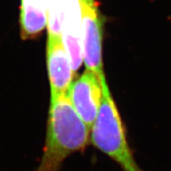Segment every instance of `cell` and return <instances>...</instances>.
I'll return each instance as SVG.
<instances>
[{
  "label": "cell",
  "mask_w": 171,
  "mask_h": 171,
  "mask_svg": "<svg viewBox=\"0 0 171 171\" xmlns=\"http://www.w3.org/2000/svg\"><path fill=\"white\" fill-rule=\"evenodd\" d=\"M89 134L66 93L51 101L46 144L35 171H59L68 156L87 146Z\"/></svg>",
  "instance_id": "obj_1"
},
{
  "label": "cell",
  "mask_w": 171,
  "mask_h": 171,
  "mask_svg": "<svg viewBox=\"0 0 171 171\" xmlns=\"http://www.w3.org/2000/svg\"><path fill=\"white\" fill-rule=\"evenodd\" d=\"M101 86V103L90 131L92 144L114 161L122 171H143L130 149L125 128L107 83Z\"/></svg>",
  "instance_id": "obj_2"
},
{
  "label": "cell",
  "mask_w": 171,
  "mask_h": 171,
  "mask_svg": "<svg viewBox=\"0 0 171 171\" xmlns=\"http://www.w3.org/2000/svg\"><path fill=\"white\" fill-rule=\"evenodd\" d=\"M83 62L101 83H106L103 67V21L95 0H80Z\"/></svg>",
  "instance_id": "obj_3"
},
{
  "label": "cell",
  "mask_w": 171,
  "mask_h": 171,
  "mask_svg": "<svg viewBox=\"0 0 171 171\" xmlns=\"http://www.w3.org/2000/svg\"><path fill=\"white\" fill-rule=\"evenodd\" d=\"M66 94L76 113L91 131L102 99V86L98 76L86 69L77 80L72 82Z\"/></svg>",
  "instance_id": "obj_4"
},
{
  "label": "cell",
  "mask_w": 171,
  "mask_h": 171,
  "mask_svg": "<svg viewBox=\"0 0 171 171\" xmlns=\"http://www.w3.org/2000/svg\"><path fill=\"white\" fill-rule=\"evenodd\" d=\"M46 64L51 86V101L66 94L73 82L74 72L61 37L48 36L46 43Z\"/></svg>",
  "instance_id": "obj_5"
},
{
  "label": "cell",
  "mask_w": 171,
  "mask_h": 171,
  "mask_svg": "<svg viewBox=\"0 0 171 171\" xmlns=\"http://www.w3.org/2000/svg\"><path fill=\"white\" fill-rule=\"evenodd\" d=\"M61 38L75 74L83 62L80 0H63Z\"/></svg>",
  "instance_id": "obj_6"
},
{
  "label": "cell",
  "mask_w": 171,
  "mask_h": 171,
  "mask_svg": "<svg viewBox=\"0 0 171 171\" xmlns=\"http://www.w3.org/2000/svg\"><path fill=\"white\" fill-rule=\"evenodd\" d=\"M46 26L47 11L43 0H20V27L23 39L37 38Z\"/></svg>",
  "instance_id": "obj_7"
}]
</instances>
